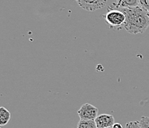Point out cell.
<instances>
[{"instance_id": "6", "label": "cell", "mask_w": 149, "mask_h": 128, "mask_svg": "<svg viewBox=\"0 0 149 128\" xmlns=\"http://www.w3.org/2000/svg\"><path fill=\"white\" fill-rule=\"evenodd\" d=\"M139 0H116V7L120 8H132L139 6Z\"/></svg>"}, {"instance_id": "9", "label": "cell", "mask_w": 149, "mask_h": 128, "mask_svg": "<svg viewBox=\"0 0 149 128\" xmlns=\"http://www.w3.org/2000/svg\"><path fill=\"white\" fill-rule=\"evenodd\" d=\"M142 128H149V116H143L139 120Z\"/></svg>"}, {"instance_id": "11", "label": "cell", "mask_w": 149, "mask_h": 128, "mask_svg": "<svg viewBox=\"0 0 149 128\" xmlns=\"http://www.w3.org/2000/svg\"><path fill=\"white\" fill-rule=\"evenodd\" d=\"M139 5L149 12V0H139Z\"/></svg>"}, {"instance_id": "8", "label": "cell", "mask_w": 149, "mask_h": 128, "mask_svg": "<svg viewBox=\"0 0 149 128\" xmlns=\"http://www.w3.org/2000/svg\"><path fill=\"white\" fill-rule=\"evenodd\" d=\"M77 128H97L95 120H80Z\"/></svg>"}, {"instance_id": "13", "label": "cell", "mask_w": 149, "mask_h": 128, "mask_svg": "<svg viewBox=\"0 0 149 128\" xmlns=\"http://www.w3.org/2000/svg\"><path fill=\"white\" fill-rule=\"evenodd\" d=\"M106 128H113V127H106Z\"/></svg>"}, {"instance_id": "10", "label": "cell", "mask_w": 149, "mask_h": 128, "mask_svg": "<svg viewBox=\"0 0 149 128\" xmlns=\"http://www.w3.org/2000/svg\"><path fill=\"white\" fill-rule=\"evenodd\" d=\"M125 128H142L139 121L129 122L125 125Z\"/></svg>"}, {"instance_id": "5", "label": "cell", "mask_w": 149, "mask_h": 128, "mask_svg": "<svg viewBox=\"0 0 149 128\" xmlns=\"http://www.w3.org/2000/svg\"><path fill=\"white\" fill-rule=\"evenodd\" d=\"M97 128H106L111 127L115 124L114 118L111 114H101L95 119Z\"/></svg>"}, {"instance_id": "1", "label": "cell", "mask_w": 149, "mask_h": 128, "mask_svg": "<svg viewBox=\"0 0 149 128\" xmlns=\"http://www.w3.org/2000/svg\"><path fill=\"white\" fill-rule=\"evenodd\" d=\"M125 16L124 28L131 34L143 33L149 27V12L143 7L120 8Z\"/></svg>"}, {"instance_id": "2", "label": "cell", "mask_w": 149, "mask_h": 128, "mask_svg": "<svg viewBox=\"0 0 149 128\" xmlns=\"http://www.w3.org/2000/svg\"><path fill=\"white\" fill-rule=\"evenodd\" d=\"M104 18L110 28L120 30L124 28L125 16L118 7H116V3L108 7V11L104 15Z\"/></svg>"}, {"instance_id": "4", "label": "cell", "mask_w": 149, "mask_h": 128, "mask_svg": "<svg viewBox=\"0 0 149 128\" xmlns=\"http://www.w3.org/2000/svg\"><path fill=\"white\" fill-rule=\"evenodd\" d=\"M80 8L88 11H95L102 8L108 0H76Z\"/></svg>"}, {"instance_id": "12", "label": "cell", "mask_w": 149, "mask_h": 128, "mask_svg": "<svg viewBox=\"0 0 149 128\" xmlns=\"http://www.w3.org/2000/svg\"><path fill=\"white\" fill-rule=\"evenodd\" d=\"M112 127L113 128H123L121 124H120V123H115L114 125H113V127Z\"/></svg>"}, {"instance_id": "7", "label": "cell", "mask_w": 149, "mask_h": 128, "mask_svg": "<svg viewBox=\"0 0 149 128\" xmlns=\"http://www.w3.org/2000/svg\"><path fill=\"white\" fill-rule=\"evenodd\" d=\"M10 113L5 107H0V125L4 126L8 123L10 119Z\"/></svg>"}, {"instance_id": "3", "label": "cell", "mask_w": 149, "mask_h": 128, "mask_svg": "<svg viewBox=\"0 0 149 128\" xmlns=\"http://www.w3.org/2000/svg\"><path fill=\"white\" fill-rule=\"evenodd\" d=\"M99 110L91 104H84L78 110L80 120H95L98 116Z\"/></svg>"}]
</instances>
